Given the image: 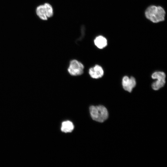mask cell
Here are the masks:
<instances>
[{
  "label": "cell",
  "mask_w": 167,
  "mask_h": 167,
  "mask_svg": "<svg viewBox=\"0 0 167 167\" xmlns=\"http://www.w3.org/2000/svg\"><path fill=\"white\" fill-rule=\"evenodd\" d=\"M36 12L37 15L41 19L43 20L47 19L48 18L44 5L38 6L36 9Z\"/></svg>",
  "instance_id": "9c48e42d"
},
{
  "label": "cell",
  "mask_w": 167,
  "mask_h": 167,
  "mask_svg": "<svg viewBox=\"0 0 167 167\" xmlns=\"http://www.w3.org/2000/svg\"><path fill=\"white\" fill-rule=\"evenodd\" d=\"M84 69V66L82 63L74 59L70 61L67 70L70 75L75 76L82 74Z\"/></svg>",
  "instance_id": "3957f363"
},
{
  "label": "cell",
  "mask_w": 167,
  "mask_h": 167,
  "mask_svg": "<svg viewBox=\"0 0 167 167\" xmlns=\"http://www.w3.org/2000/svg\"><path fill=\"white\" fill-rule=\"evenodd\" d=\"M89 111L92 118L96 122H103L108 118V110L102 105L91 106L89 108Z\"/></svg>",
  "instance_id": "7a4b0ae2"
},
{
  "label": "cell",
  "mask_w": 167,
  "mask_h": 167,
  "mask_svg": "<svg viewBox=\"0 0 167 167\" xmlns=\"http://www.w3.org/2000/svg\"><path fill=\"white\" fill-rule=\"evenodd\" d=\"M74 126L72 123L69 121L62 122L61 130L62 132L67 133L71 132L73 130Z\"/></svg>",
  "instance_id": "ba28073f"
},
{
  "label": "cell",
  "mask_w": 167,
  "mask_h": 167,
  "mask_svg": "<svg viewBox=\"0 0 167 167\" xmlns=\"http://www.w3.org/2000/svg\"><path fill=\"white\" fill-rule=\"evenodd\" d=\"M136 84L135 79L133 77L129 78L127 76H124L122 79V85L124 89L131 92Z\"/></svg>",
  "instance_id": "5b68a950"
},
{
  "label": "cell",
  "mask_w": 167,
  "mask_h": 167,
  "mask_svg": "<svg viewBox=\"0 0 167 167\" xmlns=\"http://www.w3.org/2000/svg\"><path fill=\"white\" fill-rule=\"evenodd\" d=\"M88 73L91 77L97 79L101 77L104 75V71L102 67L98 65L90 68Z\"/></svg>",
  "instance_id": "8992f818"
},
{
  "label": "cell",
  "mask_w": 167,
  "mask_h": 167,
  "mask_svg": "<svg viewBox=\"0 0 167 167\" xmlns=\"http://www.w3.org/2000/svg\"><path fill=\"white\" fill-rule=\"evenodd\" d=\"M44 6L46 11L47 18L52 17L53 15V10L51 5L48 3H45L44 4Z\"/></svg>",
  "instance_id": "30bf717a"
},
{
  "label": "cell",
  "mask_w": 167,
  "mask_h": 167,
  "mask_svg": "<svg viewBox=\"0 0 167 167\" xmlns=\"http://www.w3.org/2000/svg\"><path fill=\"white\" fill-rule=\"evenodd\" d=\"M165 73L162 71H157L153 73L152 78L157 80L152 83V88L155 90H157L163 87L165 83Z\"/></svg>",
  "instance_id": "277c9868"
},
{
  "label": "cell",
  "mask_w": 167,
  "mask_h": 167,
  "mask_svg": "<svg viewBox=\"0 0 167 167\" xmlns=\"http://www.w3.org/2000/svg\"><path fill=\"white\" fill-rule=\"evenodd\" d=\"M94 43L95 45L100 49H102L105 48L107 44L106 39L101 36L96 37L94 40Z\"/></svg>",
  "instance_id": "52a82bcc"
},
{
  "label": "cell",
  "mask_w": 167,
  "mask_h": 167,
  "mask_svg": "<svg viewBox=\"0 0 167 167\" xmlns=\"http://www.w3.org/2000/svg\"><path fill=\"white\" fill-rule=\"evenodd\" d=\"M145 14L147 19L154 23H157L164 20L165 12L161 6L152 5L146 9Z\"/></svg>",
  "instance_id": "6da1fadb"
}]
</instances>
